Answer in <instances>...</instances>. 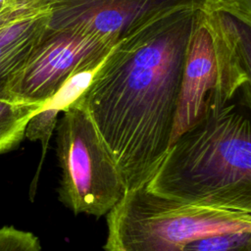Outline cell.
<instances>
[{
	"instance_id": "cell-1",
	"label": "cell",
	"mask_w": 251,
	"mask_h": 251,
	"mask_svg": "<svg viewBox=\"0 0 251 251\" xmlns=\"http://www.w3.org/2000/svg\"><path fill=\"white\" fill-rule=\"evenodd\" d=\"M197 10L168 12L120 39L75 102L90 118L126 191L146 185L170 149Z\"/></svg>"
},
{
	"instance_id": "cell-2",
	"label": "cell",
	"mask_w": 251,
	"mask_h": 251,
	"mask_svg": "<svg viewBox=\"0 0 251 251\" xmlns=\"http://www.w3.org/2000/svg\"><path fill=\"white\" fill-rule=\"evenodd\" d=\"M176 201L251 213V127L227 105L182 133L146 184Z\"/></svg>"
},
{
	"instance_id": "cell-3",
	"label": "cell",
	"mask_w": 251,
	"mask_h": 251,
	"mask_svg": "<svg viewBox=\"0 0 251 251\" xmlns=\"http://www.w3.org/2000/svg\"><path fill=\"white\" fill-rule=\"evenodd\" d=\"M107 228L105 251H183L198 237L251 229V213L176 201L144 185L125 192Z\"/></svg>"
},
{
	"instance_id": "cell-4",
	"label": "cell",
	"mask_w": 251,
	"mask_h": 251,
	"mask_svg": "<svg viewBox=\"0 0 251 251\" xmlns=\"http://www.w3.org/2000/svg\"><path fill=\"white\" fill-rule=\"evenodd\" d=\"M55 129L60 201L74 214L107 215L126 187L90 118L74 103L63 112Z\"/></svg>"
},
{
	"instance_id": "cell-5",
	"label": "cell",
	"mask_w": 251,
	"mask_h": 251,
	"mask_svg": "<svg viewBox=\"0 0 251 251\" xmlns=\"http://www.w3.org/2000/svg\"><path fill=\"white\" fill-rule=\"evenodd\" d=\"M117 42L73 30H46L5 93L15 102L43 106L76 71L100 63Z\"/></svg>"
},
{
	"instance_id": "cell-6",
	"label": "cell",
	"mask_w": 251,
	"mask_h": 251,
	"mask_svg": "<svg viewBox=\"0 0 251 251\" xmlns=\"http://www.w3.org/2000/svg\"><path fill=\"white\" fill-rule=\"evenodd\" d=\"M210 29L196 11L187 42L170 147L189 128L228 105Z\"/></svg>"
},
{
	"instance_id": "cell-7",
	"label": "cell",
	"mask_w": 251,
	"mask_h": 251,
	"mask_svg": "<svg viewBox=\"0 0 251 251\" xmlns=\"http://www.w3.org/2000/svg\"><path fill=\"white\" fill-rule=\"evenodd\" d=\"M202 0H51L47 30L79 31L118 42L168 12L199 9Z\"/></svg>"
},
{
	"instance_id": "cell-8",
	"label": "cell",
	"mask_w": 251,
	"mask_h": 251,
	"mask_svg": "<svg viewBox=\"0 0 251 251\" xmlns=\"http://www.w3.org/2000/svg\"><path fill=\"white\" fill-rule=\"evenodd\" d=\"M51 7L0 28V96L10 78L25 65L43 38Z\"/></svg>"
},
{
	"instance_id": "cell-9",
	"label": "cell",
	"mask_w": 251,
	"mask_h": 251,
	"mask_svg": "<svg viewBox=\"0 0 251 251\" xmlns=\"http://www.w3.org/2000/svg\"><path fill=\"white\" fill-rule=\"evenodd\" d=\"M105 59L100 63L93 64L74 73L61 88L43 105L42 109L34 114L27 122L25 136L31 141H40L42 146L41 162L45 156L50 138L56 128L58 115L69 109L86 91Z\"/></svg>"
},
{
	"instance_id": "cell-10",
	"label": "cell",
	"mask_w": 251,
	"mask_h": 251,
	"mask_svg": "<svg viewBox=\"0 0 251 251\" xmlns=\"http://www.w3.org/2000/svg\"><path fill=\"white\" fill-rule=\"evenodd\" d=\"M42 107L15 102L6 96H0V154L22 141L27 122Z\"/></svg>"
},
{
	"instance_id": "cell-11",
	"label": "cell",
	"mask_w": 251,
	"mask_h": 251,
	"mask_svg": "<svg viewBox=\"0 0 251 251\" xmlns=\"http://www.w3.org/2000/svg\"><path fill=\"white\" fill-rule=\"evenodd\" d=\"M251 248V229L217 232L189 241L183 251H240Z\"/></svg>"
},
{
	"instance_id": "cell-12",
	"label": "cell",
	"mask_w": 251,
	"mask_h": 251,
	"mask_svg": "<svg viewBox=\"0 0 251 251\" xmlns=\"http://www.w3.org/2000/svg\"><path fill=\"white\" fill-rule=\"evenodd\" d=\"M51 7V0H9L0 5V28Z\"/></svg>"
},
{
	"instance_id": "cell-13",
	"label": "cell",
	"mask_w": 251,
	"mask_h": 251,
	"mask_svg": "<svg viewBox=\"0 0 251 251\" xmlns=\"http://www.w3.org/2000/svg\"><path fill=\"white\" fill-rule=\"evenodd\" d=\"M0 251H41L38 238L14 226L0 227Z\"/></svg>"
},
{
	"instance_id": "cell-14",
	"label": "cell",
	"mask_w": 251,
	"mask_h": 251,
	"mask_svg": "<svg viewBox=\"0 0 251 251\" xmlns=\"http://www.w3.org/2000/svg\"><path fill=\"white\" fill-rule=\"evenodd\" d=\"M199 10L225 13L251 26V0H202Z\"/></svg>"
},
{
	"instance_id": "cell-15",
	"label": "cell",
	"mask_w": 251,
	"mask_h": 251,
	"mask_svg": "<svg viewBox=\"0 0 251 251\" xmlns=\"http://www.w3.org/2000/svg\"><path fill=\"white\" fill-rule=\"evenodd\" d=\"M7 1H9V0H0V5L3 4V3H5V2H7Z\"/></svg>"
},
{
	"instance_id": "cell-16",
	"label": "cell",
	"mask_w": 251,
	"mask_h": 251,
	"mask_svg": "<svg viewBox=\"0 0 251 251\" xmlns=\"http://www.w3.org/2000/svg\"><path fill=\"white\" fill-rule=\"evenodd\" d=\"M240 251H251V248H246V249H243V250H240Z\"/></svg>"
}]
</instances>
